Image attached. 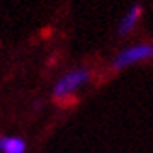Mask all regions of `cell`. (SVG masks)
<instances>
[{"instance_id":"1","label":"cell","mask_w":153,"mask_h":153,"mask_svg":"<svg viewBox=\"0 0 153 153\" xmlns=\"http://www.w3.org/2000/svg\"><path fill=\"white\" fill-rule=\"evenodd\" d=\"M153 58V45L151 43H138V45H131L125 47L123 51H120L116 58L112 60V69L120 71L125 67L133 65L136 62H144V60Z\"/></svg>"},{"instance_id":"2","label":"cell","mask_w":153,"mask_h":153,"mask_svg":"<svg viewBox=\"0 0 153 153\" xmlns=\"http://www.w3.org/2000/svg\"><path fill=\"white\" fill-rule=\"evenodd\" d=\"M91 73L88 69H84V67H80V69H73L69 73H65L62 79H60L54 88H52V95H54L56 99L60 97H65V95H71L75 90H79L80 86H84V84H88Z\"/></svg>"},{"instance_id":"3","label":"cell","mask_w":153,"mask_h":153,"mask_svg":"<svg viewBox=\"0 0 153 153\" xmlns=\"http://www.w3.org/2000/svg\"><path fill=\"white\" fill-rule=\"evenodd\" d=\"M142 11H144V6L142 4H133L129 7V11L121 17L120 25H118V36L120 37H125L133 32V28L136 26V22L142 19Z\"/></svg>"},{"instance_id":"4","label":"cell","mask_w":153,"mask_h":153,"mask_svg":"<svg viewBox=\"0 0 153 153\" xmlns=\"http://www.w3.org/2000/svg\"><path fill=\"white\" fill-rule=\"evenodd\" d=\"M0 149H2V153H25L26 142L19 136H2L0 138Z\"/></svg>"},{"instance_id":"5","label":"cell","mask_w":153,"mask_h":153,"mask_svg":"<svg viewBox=\"0 0 153 153\" xmlns=\"http://www.w3.org/2000/svg\"><path fill=\"white\" fill-rule=\"evenodd\" d=\"M49 34H52V30H51V28L47 26V28H45L43 32H41V36H43V37H49Z\"/></svg>"}]
</instances>
